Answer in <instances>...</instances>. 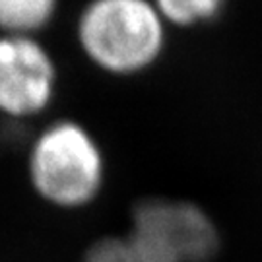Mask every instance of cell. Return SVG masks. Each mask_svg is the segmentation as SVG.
I'll use <instances>...</instances> for the list:
<instances>
[{
	"label": "cell",
	"instance_id": "7",
	"mask_svg": "<svg viewBox=\"0 0 262 262\" xmlns=\"http://www.w3.org/2000/svg\"><path fill=\"white\" fill-rule=\"evenodd\" d=\"M82 262H161L154 254L144 251L128 235H111L97 239L84 254Z\"/></svg>",
	"mask_w": 262,
	"mask_h": 262
},
{
	"label": "cell",
	"instance_id": "5",
	"mask_svg": "<svg viewBox=\"0 0 262 262\" xmlns=\"http://www.w3.org/2000/svg\"><path fill=\"white\" fill-rule=\"evenodd\" d=\"M60 0H0V33L37 35L53 21Z\"/></svg>",
	"mask_w": 262,
	"mask_h": 262
},
{
	"label": "cell",
	"instance_id": "1",
	"mask_svg": "<svg viewBox=\"0 0 262 262\" xmlns=\"http://www.w3.org/2000/svg\"><path fill=\"white\" fill-rule=\"evenodd\" d=\"M165 28L154 0H90L80 12L76 37L95 68L124 78L158 62Z\"/></svg>",
	"mask_w": 262,
	"mask_h": 262
},
{
	"label": "cell",
	"instance_id": "4",
	"mask_svg": "<svg viewBox=\"0 0 262 262\" xmlns=\"http://www.w3.org/2000/svg\"><path fill=\"white\" fill-rule=\"evenodd\" d=\"M58 70L35 35L0 33V113L29 119L49 109L56 95Z\"/></svg>",
	"mask_w": 262,
	"mask_h": 262
},
{
	"label": "cell",
	"instance_id": "3",
	"mask_svg": "<svg viewBox=\"0 0 262 262\" xmlns=\"http://www.w3.org/2000/svg\"><path fill=\"white\" fill-rule=\"evenodd\" d=\"M126 235L161 262H208L220 249L214 220L200 206L177 198L136 202Z\"/></svg>",
	"mask_w": 262,
	"mask_h": 262
},
{
	"label": "cell",
	"instance_id": "2",
	"mask_svg": "<svg viewBox=\"0 0 262 262\" xmlns=\"http://www.w3.org/2000/svg\"><path fill=\"white\" fill-rule=\"evenodd\" d=\"M29 183L43 202L60 210L94 204L105 187L103 150L84 124L70 119L39 132L28 156Z\"/></svg>",
	"mask_w": 262,
	"mask_h": 262
},
{
	"label": "cell",
	"instance_id": "6",
	"mask_svg": "<svg viewBox=\"0 0 262 262\" xmlns=\"http://www.w3.org/2000/svg\"><path fill=\"white\" fill-rule=\"evenodd\" d=\"M165 24L194 28L220 16L225 0H154Z\"/></svg>",
	"mask_w": 262,
	"mask_h": 262
}]
</instances>
